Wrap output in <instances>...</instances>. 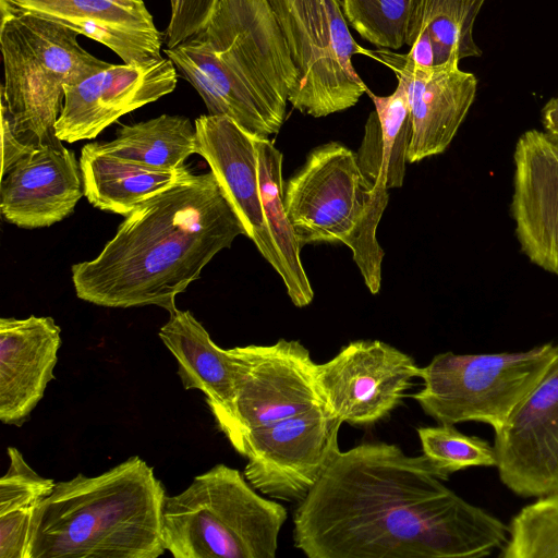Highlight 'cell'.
<instances>
[{
    "instance_id": "1",
    "label": "cell",
    "mask_w": 558,
    "mask_h": 558,
    "mask_svg": "<svg viewBox=\"0 0 558 558\" xmlns=\"http://www.w3.org/2000/svg\"><path fill=\"white\" fill-rule=\"evenodd\" d=\"M508 525L448 488L427 458L395 444L340 451L293 512L308 558H481Z\"/></svg>"
},
{
    "instance_id": "2",
    "label": "cell",
    "mask_w": 558,
    "mask_h": 558,
    "mask_svg": "<svg viewBox=\"0 0 558 558\" xmlns=\"http://www.w3.org/2000/svg\"><path fill=\"white\" fill-rule=\"evenodd\" d=\"M239 235L246 229L215 174L190 171L129 214L94 259L71 267L76 296L171 314L177 295Z\"/></svg>"
},
{
    "instance_id": "3",
    "label": "cell",
    "mask_w": 558,
    "mask_h": 558,
    "mask_svg": "<svg viewBox=\"0 0 558 558\" xmlns=\"http://www.w3.org/2000/svg\"><path fill=\"white\" fill-rule=\"evenodd\" d=\"M163 52L209 114L260 137L279 132L298 71L268 0H216L205 26Z\"/></svg>"
},
{
    "instance_id": "4",
    "label": "cell",
    "mask_w": 558,
    "mask_h": 558,
    "mask_svg": "<svg viewBox=\"0 0 558 558\" xmlns=\"http://www.w3.org/2000/svg\"><path fill=\"white\" fill-rule=\"evenodd\" d=\"M166 497L138 456L56 482L35 511L26 558H157Z\"/></svg>"
},
{
    "instance_id": "5",
    "label": "cell",
    "mask_w": 558,
    "mask_h": 558,
    "mask_svg": "<svg viewBox=\"0 0 558 558\" xmlns=\"http://www.w3.org/2000/svg\"><path fill=\"white\" fill-rule=\"evenodd\" d=\"M388 201V190L373 185L363 174L356 153L339 142L312 149L283 183L284 208L301 247L345 244L373 294L381 284L384 251L376 231Z\"/></svg>"
},
{
    "instance_id": "6",
    "label": "cell",
    "mask_w": 558,
    "mask_h": 558,
    "mask_svg": "<svg viewBox=\"0 0 558 558\" xmlns=\"http://www.w3.org/2000/svg\"><path fill=\"white\" fill-rule=\"evenodd\" d=\"M287 519L283 505L218 463L166 497L162 544L174 558H275Z\"/></svg>"
},
{
    "instance_id": "7",
    "label": "cell",
    "mask_w": 558,
    "mask_h": 558,
    "mask_svg": "<svg viewBox=\"0 0 558 558\" xmlns=\"http://www.w3.org/2000/svg\"><path fill=\"white\" fill-rule=\"evenodd\" d=\"M0 48L4 81L1 100L15 136L29 147L54 144L64 87L81 82L111 63L78 43V33L31 13L16 12L0 0Z\"/></svg>"
},
{
    "instance_id": "8",
    "label": "cell",
    "mask_w": 558,
    "mask_h": 558,
    "mask_svg": "<svg viewBox=\"0 0 558 558\" xmlns=\"http://www.w3.org/2000/svg\"><path fill=\"white\" fill-rule=\"evenodd\" d=\"M555 351L548 342L520 352L439 353L418 367L423 387L411 398L438 424L481 422L496 432L538 383Z\"/></svg>"
},
{
    "instance_id": "9",
    "label": "cell",
    "mask_w": 558,
    "mask_h": 558,
    "mask_svg": "<svg viewBox=\"0 0 558 558\" xmlns=\"http://www.w3.org/2000/svg\"><path fill=\"white\" fill-rule=\"evenodd\" d=\"M298 71L289 96L294 109L315 118L347 110L367 93L352 57L373 52L352 37L342 0H268Z\"/></svg>"
},
{
    "instance_id": "10",
    "label": "cell",
    "mask_w": 558,
    "mask_h": 558,
    "mask_svg": "<svg viewBox=\"0 0 558 558\" xmlns=\"http://www.w3.org/2000/svg\"><path fill=\"white\" fill-rule=\"evenodd\" d=\"M236 366L230 413L217 424L239 453L252 430L324 405L311 352L298 340L229 349Z\"/></svg>"
},
{
    "instance_id": "11",
    "label": "cell",
    "mask_w": 558,
    "mask_h": 558,
    "mask_svg": "<svg viewBox=\"0 0 558 558\" xmlns=\"http://www.w3.org/2000/svg\"><path fill=\"white\" fill-rule=\"evenodd\" d=\"M341 425L320 405L252 430L239 452L245 478L271 499L302 501L341 451Z\"/></svg>"
},
{
    "instance_id": "12",
    "label": "cell",
    "mask_w": 558,
    "mask_h": 558,
    "mask_svg": "<svg viewBox=\"0 0 558 558\" xmlns=\"http://www.w3.org/2000/svg\"><path fill=\"white\" fill-rule=\"evenodd\" d=\"M414 359L380 340H356L316 365L326 410L353 426H372L387 417L418 376Z\"/></svg>"
},
{
    "instance_id": "13",
    "label": "cell",
    "mask_w": 558,
    "mask_h": 558,
    "mask_svg": "<svg viewBox=\"0 0 558 558\" xmlns=\"http://www.w3.org/2000/svg\"><path fill=\"white\" fill-rule=\"evenodd\" d=\"M547 369L495 432L496 468L518 496L558 492V343Z\"/></svg>"
},
{
    "instance_id": "14",
    "label": "cell",
    "mask_w": 558,
    "mask_h": 558,
    "mask_svg": "<svg viewBox=\"0 0 558 558\" xmlns=\"http://www.w3.org/2000/svg\"><path fill=\"white\" fill-rule=\"evenodd\" d=\"M177 71L162 57L147 64H110L66 85L54 126L57 137L68 143L95 138L120 117L172 93Z\"/></svg>"
},
{
    "instance_id": "15",
    "label": "cell",
    "mask_w": 558,
    "mask_h": 558,
    "mask_svg": "<svg viewBox=\"0 0 558 558\" xmlns=\"http://www.w3.org/2000/svg\"><path fill=\"white\" fill-rule=\"evenodd\" d=\"M373 58L391 69L405 87L412 119L407 161L444 153L471 109L477 78L459 63L420 66L405 54L379 48Z\"/></svg>"
},
{
    "instance_id": "16",
    "label": "cell",
    "mask_w": 558,
    "mask_h": 558,
    "mask_svg": "<svg viewBox=\"0 0 558 558\" xmlns=\"http://www.w3.org/2000/svg\"><path fill=\"white\" fill-rule=\"evenodd\" d=\"M513 161L510 209L521 251L558 277V144L529 130L517 141Z\"/></svg>"
},
{
    "instance_id": "17",
    "label": "cell",
    "mask_w": 558,
    "mask_h": 558,
    "mask_svg": "<svg viewBox=\"0 0 558 558\" xmlns=\"http://www.w3.org/2000/svg\"><path fill=\"white\" fill-rule=\"evenodd\" d=\"M84 195L73 150L61 142L32 148L0 182L2 218L24 229L45 228L70 216Z\"/></svg>"
},
{
    "instance_id": "18",
    "label": "cell",
    "mask_w": 558,
    "mask_h": 558,
    "mask_svg": "<svg viewBox=\"0 0 558 558\" xmlns=\"http://www.w3.org/2000/svg\"><path fill=\"white\" fill-rule=\"evenodd\" d=\"M16 12L62 24L108 47L126 64L162 58L165 36L144 0H5Z\"/></svg>"
},
{
    "instance_id": "19",
    "label": "cell",
    "mask_w": 558,
    "mask_h": 558,
    "mask_svg": "<svg viewBox=\"0 0 558 558\" xmlns=\"http://www.w3.org/2000/svg\"><path fill=\"white\" fill-rule=\"evenodd\" d=\"M50 316L0 319V421L21 427L44 398L61 347Z\"/></svg>"
},
{
    "instance_id": "20",
    "label": "cell",
    "mask_w": 558,
    "mask_h": 558,
    "mask_svg": "<svg viewBox=\"0 0 558 558\" xmlns=\"http://www.w3.org/2000/svg\"><path fill=\"white\" fill-rule=\"evenodd\" d=\"M196 154L215 174L260 254L268 241L259 190L257 135L226 116L203 114L194 121Z\"/></svg>"
},
{
    "instance_id": "21",
    "label": "cell",
    "mask_w": 558,
    "mask_h": 558,
    "mask_svg": "<svg viewBox=\"0 0 558 558\" xmlns=\"http://www.w3.org/2000/svg\"><path fill=\"white\" fill-rule=\"evenodd\" d=\"M158 336L178 363L184 389L201 390L216 425L230 413L236 366L229 349H222L190 311L177 308Z\"/></svg>"
},
{
    "instance_id": "22",
    "label": "cell",
    "mask_w": 558,
    "mask_h": 558,
    "mask_svg": "<svg viewBox=\"0 0 558 558\" xmlns=\"http://www.w3.org/2000/svg\"><path fill=\"white\" fill-rule=\"evenodd\" d=\"M259 190L268 241L266 260L281 277L287 293L298 307L314 298L303 268L294 229L283 204L282 154L268 137L257 136Z\"/></svg>"
},
{
    "instance_id": "23",
    "label": "cell",
    "mask_w": 558,
    "mask_h": 558,
    "mask_svg": "<svg viewBox=\"0 0 558 558\" xmlns=\"http://www.w3.org/2000/svg\"><path fill=\"white\" fill-rule=\"evenodd\" d=\"M80 168L84 195L96 208L126 217L146 199L167 190L191 170L143 167L83 146Z\"/></svg>"
},
{
    "instance_id": "24",
    "label": "cell",
    "mask_w": 558,
    "mask_h": 558,
    "mask_svg": "<svg viewBox=\"0 0 558 558\" xmlns=\"http://www.w3.org/2000/svg\"><path fill=\"white\" fill-rule=\"evenodd\" d=\"M486 0H420L405 57L420 66L459 63L481 57L473 37L475 20Z\"/></svg>"
},
{
    "instance_id": "25",
    "label": "cell",
    "mask_w": 558,
    "mask_h": 558,
    "mask_svg": "<svg viewBox=\"0 0 558 558\" xmlns=\"http://www.w3.org/2000/svg\"><path fill=\"white\" fill-rule=\"evenodd\" d=\"M375 105L359 151V166L366 179L381 190L401 187L405 175L412 119L407 90L401 81L388 96L367 90Z\"/></svg>"
},
{
    "instance_id": "26",
    "label": "cell",
    "mask_w": 558,
    "mask_h": 558,
    "mask_svg": "<svg viewBox=\"0 0 558 558\" xmlns=\"http://www.w3.org/2000/svg\"><path fill=\"white\" fill-rule=\"evenodd\" d=\"M92 144L101 153L143 167L175 170L196 154V129L184 116L163 113L122 125L112 141Z\"/></svg>"
},
{
    "instance_id": "27",
    "label": "cell",
    "mask_w": 558,
    "mask_h": 558,
    "mask_svg": "<svg viewBox=\"0 0 558 558\" xmlns=\"http://www.w3.org/2000/svg\"><path fill=\"white\" fill-rule=\"evenodd\" d=\"M7 452L9 468L0 478V558H26L35 511L56 482L39 475L17 448Z\"/></svg>"
},
{
    "instance_id": "28",
    "label": "cell",
    "mask_w": 558,
    "mask_h": 558,
    "mask_svg": "<svg viewBox=\"0 0 558 558\" xmlns=\"http://www.w3.org/2000/svg\"><path fill=\"white\" fill-rule=\"evenodd\" d=\"M420 0H342L347 22L374 46L397 50L407 45Z\"/></svg>"
},
{
    "instance_id": "29",
    "label": "cell",
    "mask_w": 558,
    "mask_h": 558,
    "mask_svg": "<svg viewBox=\"0 0 558 558\" xmlns=\"http://www.w3.org/2000/svg\"><path fill=\"white\" fill-rule=\"evenodd\" d=\"M501 558H558V492L522 508L508 525Z\"/></svg>"
},
{
    "instance_id": "30",
    "label": "cell",
    "mask_w": 558,
    "mask_h": 558,
    "mask_svg": "<svg viewBox=\"0 0 558 558\" xmlns=\"http://www.w3.org/2000/svg\"><path fill=\"white\" fill-rule=\"evenodd\" d=\"M416 432L423 454L442 481L470 466H496L494 446L461 433L454 425L421 426Z\"/></svg>"
},
{
    "instance_id": "31",
    "label": "cell",
    "mask_w": 558,
    "mask_h": 558,
    "mask_svg": "<svg viewBox=\"0 0 558 558\" xmlns=\"http://www.w3.org/2000/svg\"><path fill=\"white\" fill-rule=\"evenodd\" d=\"M216 0H177L163 33L166 48H173L197 34L206 24Z\"/></svg>"
},
{
    "instance_id": "32",
    "label": "cell",
    "mask_w": 558,
    "mask_h": 558,
    "mask_svg": "<svg viewBox=\"0 0 558 558\" xmlns=\"http://www.w3.org/2000/svg\"><path fill=\"white\" fill-rule=\"evenodd\" d=\"M1 134H2V162L1 174H3L14 162L27 154L32 148L22 144L15 136L13 122L10 112L1 100Z\"/></svg>"
},
{
    "instance_id": "33",
    "label": "cell",
    "mask_w": 558,
    "mask_h": 558,
    "mask_svg": "<svg viewBox=\"0 0 558 558\" xmlns=\"http://www.w3.org/2000/svg\"><path fill=\"white\" fill-rule=\"evenodd\" d=\"M542 123L546 135L558 144V95L551 97L542 109Z\"/></svg>"
},
{
    "instance_id": "34",
    "label": "cell",
    "mask_w": 558,
    "mask_h": 558,
    "mask_svg": "<svg viewBox=\"0 0 558 558\" xmlns=\"http://www.w3.org/2000/svg\"><path fill=\"white\" fill-rule=\"evenodd\" d=\"M177 0H170L171 7L175 3Z\"/></svg>"
}]
</instances>
